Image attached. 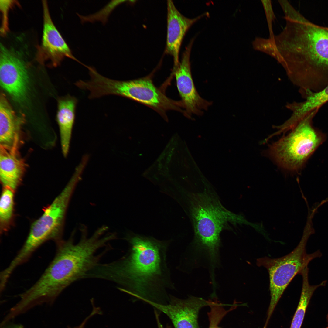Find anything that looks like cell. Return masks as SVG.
Instances as JSON below:
<instances>
[{"label": "cell", "mask_w": 328, "mask_h": 328, "mask_svg": "<svg viewBox=\"0 0 328 328\" xmlns=\"http://www.w3.org/2000/svg\"><path fill=\"white\" fill-rule=\"evenodd\" d=\"M125 239L129 244L126 254L111 262L99 263L88 278L114 282L121 291L145 302L169 301L168 290L175 287L166 262L168 242L137 235Z\"/></svg>", "instance_id": "obj_1"}, {"label": "cell", "mask_w": 328, "mask_h": 328, "mask_svg": "<svg viewBox=\"0 0 328 328\" xmlns=\"http://www.w3.org/2000/svg\"><path fill=\"white\" fill-rule=\"evenodd\" d=\"M79 241L75 243L74 231L67 240L57 243L53 260L37 282L29 289L35 299L51 303L66 288L74 282L84 279L87 273L100 263L107 252L100 249L107 246V240L99 231L88 236L87 228L80 229Z\"/></svg>", "instance_id": "obj_2"}, {"label": "cell", "mask_w": 328, "mask_h": 328, "mask_svg": "<svg viewBox=\"0 0 328 328\" xmlns=\"http://www.w3.org/2000/svg\"><path fill=\"white\" fill-rule=\"evenodd\" d=\"M283 56L302 87L320 90L328 84V29L306 20L294 23L282 43Z\"/></svg>", "instance_id": "obj_3"}, {"label": "cell", "mask_w": 328, "mask_h": 328, "mask_svg": "<svg viewBox=\"0 0 328 328\" xmlns=\"http://www.w3.org/2000/svg\"><path fill=\"white\" fill-rule=\"evenodd\" d=\"M190 204L194 243L198 248L206 252L214 271L219 261L221 232L229 224L243 223L244 219L225 208L216 194L207 190L192 193Z\"/></svg>", "instance_id": "obj_4"}, {"label": "cell", "mask_w": 328, "mask_h": 328, "mask_svg": "<svg viewBox=\"0 0 328 328\" xmlns=\"http://www.w3.org/2000/svg\"><path fill=\"white\" fill-rule=\"evenodd\" d=\"M81 173L75 171L60 193L45 209L42 215L32 224L24 244L14 258L16 264L26 262L34 252L47 241H61L66 215L70 201Z\"/></svg>", "instance_id": "obj_5"}, {"label": "cell", "mask_w": 328, "mask_h": 328, "mask_svg": "<svg viewBox=\"0 0 328 328\" xmlns=\"http://www.w3.org/2000/svg\"><path fill=\"white\" fill-rule=\"evenodd\" d=\"M89 88L93 98L117 95L134 100L160 112L174 110L184 113L181 101L169 98L148 77L120 81L106 78L96 72L92 76Z\"/></svg>", "instance_id": "obj_6"}, {"label": "cell", "mask_w": 328, "mask_h": 328, "mask_svg": "<svg viewBox=\"0 0 328 328\" xmlns=\"http://www.w3.org/2000/svg\"><path fill=\"white\" fill-rule=\"evenodd\" d=\"M317 111L309 114L289 134L270 145L269 155L284 169L291 171L301 169L325 140V135L312 125V118Z\"/></svg>", "instance_id": "obj_7"}, {"label": "cell", "mask_w": 328, "mask_h": 328, "mask_svg": "<svg viewBox=\"0 0 328 328\" xmlns=\"http://www.w3.org/2000/svg\"><path fill=\"white\" fill-rule=\"evenodd\" d=\"M307 237H304L297 247L282 257L272 258L267 257L258 258L256 264L267 270L269 278L271 300L268 312L269 320L286 288L295 276L301 274L313 259L319 257V251L307 254L306 250Z\"/></svg>", "instance_id": "obj_8"}, {"label": "cell", "mask_w": 328, "mask_h": 328, "mask_svg": "<svg viewBox=\"0 0 328 328\" xmlns=\"http://www.w3.org/2000/svg\"><path fill=\"white\" fill-rule=\"evenodd\" d=\"M193 40L190 42L183 53L181 61L173 66L177 87L180 101L185 109V116L190 118L193 114L202 115L211 105V102L202 98L199 94L193 79L190 62Z\"/></svg>", "instance_id": "obj_9"}, {"label": "cell", "mask_w": 328, "mask_h": 328, "mask_svg": "<svg viewBox=\"0 0 328 328\" xmlns=\"http://www.w3.org/2000/svg\"><path fill=\"white\" fill-rule=\"evenodd\" d=\"M0 81L2 87L15 100L21 102L26 97L29 77L23 61L1 43Z\"/></svg>", "instance_id": "obj_10"}, {"label": "cell", "mask_w": 328, "mask_h": 328, "mask_svg": "<svg viewBox=\"0 0 328 328\" xmlns=\"http://www.w3.org/2000/svg\"><path fill=\"white\" fill-rule=\"evenodd\" d=\"M43 27L41 44L38 48L37 58L41 64L49 61L51 66L59 65L65 57L83 63L72 55L68 46L54 25L47 3L43 1Z\"/></svg>", "instance_id": "obj_11"}, {"label": "cell", "mask_w": 328, "mask_h": 328, "mask_svg": "<svg viewBox=\"0 0 328 328\" xmlns=\"http://www.w3.org/2000/svg\"><path fill=\"white\" fill-rule=\"evenodd\" d=\"M146 302L166 315L175 328H199L197 319L199 309L205 306L214 304L201 298L191 297L181 299L171 295L168 304Z\"/></svg>", "instance_id": "obj_12"}, {"label": "cell", "mask_w": 328, "mask_h": 328, "mask_svg": "<svg viewBox=\"0 0 328 328\" xmlns=\"http://www.w3.org/2000/svg\"><path fill=\"white\" fill-rule=\"evenodd\" d=\"M24 117L12 109L5 95L0 97V147L13 153H19L22 143Z\"/></svg>", "instance_id": "obj_13"}, {"label": "cell", "mask_w": 328, "mask_h": 328, "mask_svg": "<svg viewBox=\"0 0 328 328\" xmlns=\"http://www.w3.org/2000/svg\"><path fill=\"white\" fill-rule=\"evenodd\" d=\"M167 36L165 52L173 57L174 66H175L179 62V52L186 33L193 24L207 15V13L192 19L187 18L179 12L171 0L167 1Z\"/></svg>", "instance_id": "obj_14"}, {"label": "cell", "mask_w": 328, "mask_h": 328, "mask_svg": "<svg viewBox=\"0 0 328 328\" xmlns=\"http://www.w3.org/2000/svg\"><path fill=\"white\" fill-rule=\"evenodd\" d=\"M27 165L19 153H13L0 147V179L3 188L14 191L21 183Z\"/></svg>", "instance_id": "obj_15"}, {"label": "cell", "mask_w": 328, "mask_h": 328, "mask_svg": "<svg viewBox=\"0 0 328 328\" xmlns=\"http://www.w3.org/2000/svg\"><path fill=\"white\" fill-rule=\"evenodd\" d=\"M77 101L75 97L70 95L60 98L58 101L56 119L59 128L62 151L65 157L69 152Z\"/></svg>", "instance_id": "obj_16"}, {"label": "cell", "mask_w": 328, "mask_h": 328, "mask_svg": "<svg viewBox=\"0 0 328 328\" xmlns=\"http://www.w3.org/2000/svg\"><path fill=\"white\" fill-rule=\"evenodd\" d=\"M308 272V268H307L301 274L302 277V284L300 297L290 328H301L307 308L313 294L318 287L326 284V281H323L318 285H310L309 282Z\"/></svg>", "instance_id": "obj_17"}, {"label": "cell", "mask_w": 328, "mask_h": 328, "mask_svg": "<svg viewBox=\"0 0 328 328\" xmlns=\"http://www.w3.org/2000/svg\"><path fill=\"white\" fill-rule=\"evenodd\" d=\"M14 192L10 189L3 188L0 201V227L2 233L8 230L12 222Z\"/></svg>", "instance_id": "obj_18"}, {"label": "cell", "mask_w": 328, "mask_h": 328, "mask_svg": "<svg viewBox=\"0 0 328 328\" xmlns=\"http://www.w3.org/2000/svg\"><path fill=\"white\" fill-rule=\"evenodd\" d=\"M306 100L300 102V108L303 114H307L318 109L328 101V84L317 92L309 91L304 93Z\"/></svg>", "instance_id": "obj_19"}, {"label": "cell", "mask_w": 328, "mask_h": 328, "mask_svg": "<svg viewBox=\"0 0 328 328\" xmlns=\"http://www.w3.org/2000/svg\"><path fill=\"white\" fill-rule=\"evenodd\" d=\"M252 45L255 50L265 53L275 59L278 62L279 61L280 55L274 40L270 38L256 37L253 41Z\"/></svg>", "instance_id": "obj_20"}, {"label": "cell", "mask_w": 328, "mask_h": 328, "mask_svg": "<svg viewBox=\"0 0 328 328\" xmlns=\"http://www.w3.org/2000/svg\"><path fill=\"white\" fill-rule=\"evenodd\" d=\"M278 2L282 9L285 15L284 18L286 21L301 23L305 20L287 0H278Z\"/></svg>", "instance_id": "obj_21"}, {"label": "cell", "mask_w": 328, "mask_h": 328, "mask_svg": "<svg viewBox=\"0 0 328 328\" xmlns=\"http://www.w3.org/2000/svg\"><path fill=\"white\" fill-rule=\"evenodd\" d=\"M16 1L14 0H0V9L2 13V21L1 28V33L2 36L5 35L8 32V15L9 10L15 4Z\"/></svg>", "instance_id": "obj_22"}, {"label": "cell", "mask_w": 328, "mask_h": 328, "mask_svg": "<svg viewBox=\"0 0 328 328\" xmlns=\"http://www.w3.org/2000/svg\"><path fill=\"white\" fill-rule=\"evenodd\" d=\"M261 2L265 14L269 32V38L274 40L275 35L273 30L272 23L275 18V16L272 9L271 1L270 0H262Z\"/></svg>", "instance_id": "obj_23"}, {"label": "cell", "mask_w": 328, "mask_h": 328, "mask_svg": "<svg viewBox=\"0 0 328 328\" xmlns=\"http://www.w3.org/2000/svg\"><path fill=\"white\" fill-rule=\"evenodd\" d=\"M158 328H171V327L169 326L168 325L166 326V328H165L162 324H160L158 325Z\"/></svg>", "instance_id": "obj_24"}, {"label": "cell", "mask_w": 328, "mask_h": 328, "mask_svg": "<svg viewBox=\"0 0 328 328\" xmlns=\"http://www.w3.org/2000/svg\"><path fill=\"white\" fill-rule=\"evenodd\" d=\"M210 328H218L217 327L214 326V325H211V326Z\"/></svg>", "instance_id": "obj_25"}, {"label": "cell", "mask_w": 328, "mask_h": 328, "mask_svg": "<svg viewBox=\"0 0 328 328\" xmlns=\"http://www.w3.org/2000/svg\"><path fill=\"white\" fill-rule=\"evenodd\" d=\"M327 319H328V315H327ZM326 328H328V325H327V327H326Z\"/></svg>", "instance_id": "obj_26"}]
</instances>
